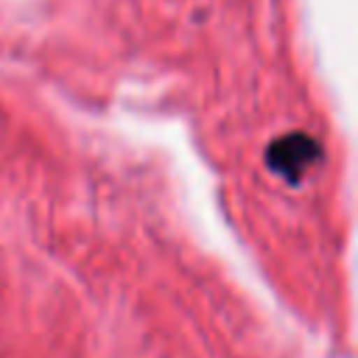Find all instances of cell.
I'll use <instances>...</instances> for the list:
<instances>
[{
  "label": "cell",
  "mask_w": 358,
  "mask_h": 358,
  "mask_svg": "<svg viewBox=\"0 0 358 358\" xmlns=\"http://www.w3.org/2000/svg\"><path fill=\"white\" fill-rule=\"evenodd\" d=\"M319 154H322V148H319V143H316L310 134H305V131H291V134L277 137V140L268 145L266 162H268V168H271L274 173L285 176L288 182H296V179L319 159Z\"/></svg>",
  "instance_id": "cell-1"
}]
</instances>
